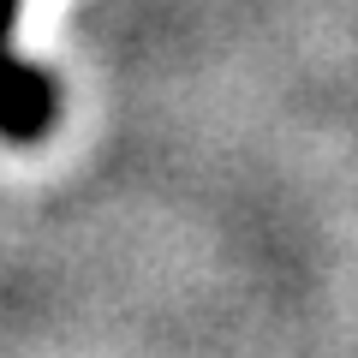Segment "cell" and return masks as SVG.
Returning a JSON list of instances; mask_svg holds the SVG:
<instances>
[{
    "instance_id": "1",
    "label": "cell",
    "mask_w": 358,
    "mask_h": 358,
    "mask_svg": "<svg viewBox=\"0 0 358 358\" xmlns=\"http://www.w3.org/2000/svg\"><path fill=\"white\" fill-rule=\"evenodd\" d=\"M18 13L24 0H0V138L30 150L54 131L60 120V90L42 66H30L24 54L13 48V30H18Z\"/></svg>"
}]
</instances>
